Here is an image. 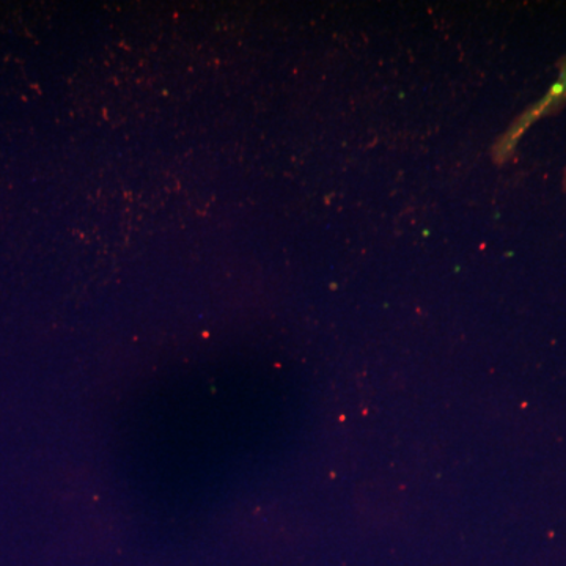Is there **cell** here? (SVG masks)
I'll return each mask as SVG.
<instances>
[{
	"label": "cell",
	"instance_id": "6da1fadb",
	"mask_svg": "<svg viewBox=\"0 0 566 566\" xmlns=\"http://www.w3.org/2000/svg\"><path fill=\"white\" fill-rule=\"evenodd\" d=\"M565 93L566 69L562 71L560 77H558L556 84L553 85V88H551L549 93H547L545 98H543V102L536 104L534 109L528 111L527 114L524 115L521 120H517L516 125L510 129L509 134L504 137V140H502L501 144L497 145V148H495V158L505 159L506 156H509V153L515 148L517 139H520L528 126L532 125V122L536 120L543 112L553 107V104H556L558 99L564 98Z\"/></svg>",
	"mask_w": 566,
	"mask_h": 566
}]
</instances>
